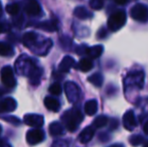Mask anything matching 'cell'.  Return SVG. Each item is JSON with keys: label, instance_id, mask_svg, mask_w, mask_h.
<instances>
[{"label": "cell", "instance_id": "obj_31", "mask_svg": "<svg viewBox=\"0 0 148 147\" xmlns=\"http://www.w3.org/2000/svg\"><path fill=\"white\" fill-rule=\"evenodd\" d=\"M114 1H115L117 4H119V5H124L125 3H127L128 0H114Z\"/></svg>", "mask_w": 148, "mask_h": 147}, {"label": "cell", "instance_id": "obj_20", "mask_svg": "<svg viewBox=\"0 0 148 147\" xmlns=\"http://www.w3.org/2000/svg\"><path fill=\"white\" fill-rule=\"evenodd\" d=\"M78 68L80 71L84 72V73H87V72L91 71L92 68H93L92 59H82L80 62H79Z\"/></svg>", "mask_w": 148, "mask_h": 147}, {"label": "cell", "instance_id": "obj_6", "mask_svg": "<svg viewBox=\"0 0 148 147\" xmlns=\"http://www.w3.org/2000/svg\"><path fill=\"white\" fill-rule=\"evenodd\" d=\"M1 80L2 83L5 85L6 87L9 88H14L16 85V81L14 78V74L12 69L9 66H6L1 70Z\"/></svg>", "mask_w": 148, "mask_h": 147}, {"label": "cell", "instance_id": "obj_26", "mask_svg": "<svg viewBox=\"0 0 148 147\" xmlns=\"http://www.w3.org/2000/svg\"><path fill=\"white\" fill-rule=\"evenodd\" d=\"M90 6L94 10H100L103 8L104 1L103 0H90Z\"/></svg>", "mask_w": 148, "mask_h": 147}, {"label": "cell", "instance_id": "obj_22", "mask_svg": "<svg viewBox=\"0 0 148 147\" xmlns=\"http://www.w3.org/2000/svg\"><path fill=\"white\" fill-rule=\"evenodd\" d=\"M88 81L90 83H92L95 87H101L104 82L103 75L100 73H96V74L92 75V76H90Z\"/></svg>", "mask_w": 148, "mask_h": 147}, {"label": "cell", "instance_id": "obj_16", "mask_svg": "<svg viewBox=\"0 0 148 147\" xmlns=\"http://www.w3.org/2000/svg\"><path fill=\"white\" fill-rule=\"evenodd\" d=\"M98 110V103L96 100H89L85 104V113L89 116L95 115Z\"/></svg>", "mask_w": 148, "mask_h": 147}, {"label": "cell", "instance_id": "obj_24", "mask_svg": "<svg viewBox=\"0 0 148 147\" xmlns=\"http://www.w3.org/2000/svg\"><path fill=\"white\" fill-rule=\"evenodd\" d=\"M19 5L17 3H11L6 6V12L9 13L10 15H16L19 12Z\"/></svg>", "mask_w": 148, "mask_h": 147}, {"label": "cell", "instance_id": "obj_13", "mask_svg": "<svg viewBox=\"0 0 148 147\" xmlns=\"http://www.w3.org/2000/svg\"><path fill=\"white\" fill-rule=\"evenodd\" d=\"M103 51H104L103 45H94V46L91 47H87L86 53L89 55V57L91 59H98L103 53Z\"/></svg>", "mask_w": 148, "mask_h": 147}, {"label": "cell", "instance_id": "obj_29", "mask_svg": "<svg viewBox=\"0 0 148 147\" xmlns=\"http://www.w3.org/2000/svg\"><path fill=\"white\" fill-rule=\"evenodd\" d=\"M106 34H107V32H106V29L105 28H101V29L98 31V38H104V37L106 36Z\"/></svg>", "mask_w": 148, "mask_h": 147}, {"label": "cell", "instance_id": "obj_21", "mask_svg": "<svg viewBox=\"0 0 148 147\" xmlns=\"http://www.w3.org/2000/svg\"><path fill=\"white\" fill-rule=\"evenodd\" d=\"M13 55V49L10 44L0 42V55L2 57H11Z\"/></svg>", "mask_w": 148, "mask_h": 147}, {"label": "cell", "instance_id": "obj_37", "mask_svg": "<svg viewBox=\"0 0 148 147\" xmlns=\"http://www.w3.org/2000/svg\"><path fill=\"white\" fill-rule=\"evenodd\" d=\"M3 143H4V142H3V140H2L1 138H0V147H1L2 145H3Z\"/></svg>", "mask_w": 148, "mask_h": 147}, {"label": "cell", "instance_id": "obj_18", "mask_svg": "<svg viewBox=\"0 0 148 147\" xmlns=\"http://www.w3.org/2000/svg\"><path fill=\"white\" fill-rule=\"evenodd\" d=\"M74 14L76 17L80 18V19H87V18H90L92 17V13L90 11L86 9L85 7L83 6H79L75 9L74 11Z\"/></svg>", "mask_w": 148, "mask_h": 147}, {"label": "cell", "instance_id": "obj_3", "mask_svg": "<svg viewBox=\"0 0 148 147\" xmlns=\"http://www.w3.org/2000/svg\"><path fill=\"white\" fill-rule=\"evenodd\" d=\"M130 15L134 20L139 22H145L148 20V7L144 4L137 3L131 8Z\"/></svg>", "mask_w": 148, "mask_h": 147}, {"label": "cell", "instance_id": "obj_14", "mask_svg": "<svg viewBox=\"0 0 148 147\" xmlns=\"http://www.w3.org/2000/svg\"><path fill=\"white\" fill-rule=\"evenodd\" d=\"M45 106L51 112H59L60 104L57 99L53 97H45Z\"/></svg>", "mask_w": 148, "mask_h": 147}, {"label": "cell", "instance_id": "obj_40", "mask_svg": "<svg viewBox=\"0 0 148 147\" xmlns=\"http://www.w3.org/2000/svg\"><path fill=\"white\" fill-rule=\"evenodd\" d=\"M1 130H2V128H1V126H0V133H1Z\"/></svg>", "mask_w": 148, "mask_h": 147}, {"label": "cell", "instance_id": "obj_35", "mask_svg": "<svg viewBox=\"0 0 148 147\" xmlns=\"http://www.w3.org/2000/svg\"><path fill=\"white\" fill-rule=\"evenodd\" d=\"M110 147H123L122 144H113V145H111Z\"/></svg>", "mask_w": 148, "mask_h": 147}, {"label": "cell", "instance_id": "obj_1", "mask_svg": "<svg viewBox=\"0 0 148 147\" xmlns=\"http://www.w3.org/2000/svg\"><path fill=\"white\" fill-rule=\"evenodd\" d=\"M62 119L66 123V129L73 132L78 128L79 124L83 121V115L79 110H71L64 114Z\"/></svg>", "mask_w": 148, "mask_h": 147}, {"label": "cell", "instance_id": "obj_11", "mask_svg": "<svg viewBox=\"0 0 148 147\" xmlns=\"http://www.w3.org/2000/svg\"><path fill=\"white\" fill-rule=\"evenodd\" d=\"M16 109V102L13 98H6L0 102V111L12 112Z\"/></svg>", "mask_w": 148, "mask_h": 147}, {"label": "cell", "instance_id": "obj_2", "mask_svg": "<svg viewBox=\"0 0 148 147\" xmlns=\"http://www.w3.org/2000/svg\"><path fill=\"white\" fill-rule=\"evenodd\" d=\"M126 13L123 10H118L111 14L108 19V27L111 31H117L126 23Z\"/></svg>", "mask_w": 148, "mask_h": 147}, {"label": "cell", "instance_id": "obj_36", "mask_svg": "<svg viewBox=\"0 0 148 147\" xmlns=\"http://www.w3.org/2000/svg\"><path fill=\"white\" fill-rule=\"evenodd\" d=\"M1 147H11V145H9V144H6V143H3V145Z\"/></svg>", "mask_w": 148, "mask_h": 147}, {"label": "cell", "instance_id": "obj_38", "mask_svg": "<svg viewBox=\"0 0 148 147\" xmlns=\"http://www.w3.org/2000/svg\"><path fill=\"white\" fill-rule=\"evenodd\" d=\"M1 10H2L1 9V3H0V13H1Z\"/></svg>", "mask_w": 148, "mask_h": 147}, {"label": "cell", "instance_id": "obj_12", "mask_svg": "<svg viewBox=\"0 0 148 147\" xmlns=\"http://www.w3.org/2000/svg\"><path fill=\"white\" fill-rule=\"evenodd\" d=\"M75 65V59H73L72 57H64V59H62L60 64V67H59V70L62 73H68L71 69L73 68V66Z\"/></svg>", "mask_w": 148, "mask_h": 147}, {"label": "cell", "instance_id": "obj_17", "mask_svg": "<svg viewBox=\"0 0 148 147\" xmlns=\"http://www.w3.org/2000/svg\"><path fill=\"white\" fill-rule=\"evenodd\" d=\"M37 27L41 28L42 30L47 32H53L58 29V25L55 21H45V22H40L39 24H37Z\"/></svg>", "mask_w": 148, "mask_h": 147}, {"label": "cell", "instance_id": "obj_8", "mask_svg": "<svg viewBox=\"0 0 148 147\" xmlns=\"http://www.w3.org/2000/svg\"><path fill=\"white\" fill-rule=\"evenodd\" d=\"M123 124H124L125 129L129 130V131H133L136 128L137 122L136 119H135L134 112L132 110L127 111L124 114V116H123Z\"/></svg>", "mask_w": 148, "mask_h": 147}, {"label": "cell", "instance_id": "obj_32", "mask_svg": "<svg viewBox=\"0 0 148 147\" xmlns=\"http://www.w3.org/2000/svg\"><path fill=\"white\" fill-rule=\"evenodd\" d=\"M143 131H144L145 134L148 135V121L144 124V126H143Z\"/></svg>", "mask_w": 148, "mask_h": 147}, {"label": "cell", "instance_id": "obj_7", "mask_svg": "<svg viewBox=\"0 0 148 147\" xmlns=\"http://www.w3.org/2000/svg\"><path fill=\"white\" fill-rule=\"evenodd\" d=\"M23 121L26 125L34 128L41 127L45 123V119H43L42 116L37 115V114H27V115L24 116Z\"/></svg>", "mask_w": 148, "mask_h": 147}, {"label": "cell", "instance_id": "obj_5", "mask_svg": "<svg viewBox=\"0 0 148 147\" xmlns=\"http://www.w3.org/2000/svg\"><path fill=\"white\" fill-rule=\"evenodd\" d=\"M45 132L39 128H33L26 133V141L29 145H36L45 140Z\"/></svg>", "mask_w": 148, "mask_h": 147}, {"label": "cell", "instance_id": "obj_33", "mask_svg": "<svg viewBox=\"0 0 148 147\" xmlns=\"http://www.w3.org/2000/svg\"><path fill=\"white\" fill-rule=\"evenodd\" d=\"M112 123H113V127L111 128V129H115L116 128V126H117V120H112Z\"/></svg>", "mask_w": 148, "mask_h": 147}, {"label": "cell", "instance_id": "obj_10", "mask_svg": "<svg viewBox=\"0 0 148 147\" xmlns=\"http://www.w3.org/2000/svg\"><path fill=\"white\" fill-rule=\"evenodd\" d=\"M25 12L28 15L35 16L37 14H39L40 12V7L39 4L36 0H27V2L25 3Z\"/></svg>", "mask_w": 148, "mask_h": 147}, {"label": "cell", "instance_id": "obj_23", "mask_svg": "<svg viewBox=\"0 0 148 147\" xmlns=\"http://www.w3.org/2000/svg\"><path fill=\"white\" fill-rule=\"evenodd\" d=\"M108 124V118L104 115L98 116L93 122V127L95 128H102L105 127L106 125Z\"/></svg>", "mask_w": 148, "mask_h": 147}, {"label": "cell", "instance_id": "obj_9", "mask_svg": "<svg viewBox=\"0 0 148 147\" xmlns=\"http://www.w3.org/2000/svg\"><path fill=\"white\" fill-rule=\"evenodd\" d=\"M94 134H95V129H94L93 126H88L86 127L79 135V140H80L81 143L86 144L92 140V138L94 137Z\"/></svg>", "mask_w": 148, "mask_h": 147}, {"label": "cell", "instance_id": "obj_4", "mask_svg": "<svg viewBox=\"0 0 148 147\" xmlns=\"http://www.w3.org/2000/svg\"><path fill=\"white\" fill-rule=\"evenodd\" d=\"M64 92L70 103H75L80 98V88L74 82H66L64 84Z\"/></svg>", "mask_w": 148, "mask_h": 147}, {"label": "cell", "instance_id": "obj_27", "mask_svg": "<svg viewBox=\"0 0 148 147\" xmlns=\"http://www.w3.org/2000/svg\"><path fill=\"white\" fill-rule=\"evenodd\" d=\"M49 93L55 95V96H59V95H60V93H62V87H60V85L58 84V83L51 85V88H49Z\"/></svg>", "mask_w": 148, "mask_h": 147}, {"label": "cell", "instance_id": "obj_15", "mask_svg": "<svg viewBox=\"0 0 148 147\" xmlns=\"http://www.w3.org/2000/svg\"><path fill=\"white\" fill-rule=\"evenodd\" d=\"M22 41H23L24 45H26L27 47H33V45L36 44L37 42V34L35 32L29 31L26 32L25 34L23 36V38H22Z\"/></svg>", "mask_w": 148, "mask_h": 147}, {"label": "cell", "instance_id": "obj_19", "mask_svg": "<svg viewBox=\"0 0 148 147\" xmlns=\"http://www.w3.org/2000/svg\"><path fill=\"white\" fill-rule=\"evenodd\" d=\"M49 129L51 136H59L64 133V128H62V124H60L59 122H53L49 125Z\"/></svg>", "mask_w": 148, "mask_h": 147}, {"label": "cell", "instance_id": "obj_30", "mask_svg": "<svg viewBox=\"0 0 148 147\" xmlns=\"http://www.w3.org/2000/svg\"><path fill=\"white\" fill-rule=\"evenodd\" d=\"M86 51H87L86 45H81V46L78 47V49H77V53H78V55H82V53H86Z\"/></svg>", "mask_w": 148, "mask_h": 147}, {"label": "cell", "instance_id": "obj_28", "mask_svg": "<svg viewBox=\"0 0 148 147\" xmlns=\"http://www.w3.org/2000/svg\"><path fill=\"white\" fill-rule=\"evenodd\" d=\"M2 119L6 122H9V123L13 124V125H19L20 124V120L16 117H13V116H7V117H2Z\"/></svg>", "mask_w": 148, "mask_h": 147}, {"label": "cell", "instance_id": "obj_39", "mask_svg": "<svg viewBox=\"0 0 148 147\" xmlns=\"http://www.w3.org/2000/svg\"><path fill=\"white\" fill-rule=\"evenodd\" d=\"M144 147H148V142H147L146 144H145V145H144Z\"/></svg>", "mask_w": 148, "mask_h": 147}, {"label": "cell", "instance_id": "obj_34", "mask_svg": "<svg viewBox=\"0 0 148 147\" xmlns=\"http://www.w3.org/2000/svg\"><path fill=\"white\" fill-rule=\"evenodd\" d=\"M5 31V27H4V25L2 23H0V34L1 32H4Z\"/></svg>", "mask_w": 148, "mask_h": 147}, {"label": "cell", "instance_id": "obj_25", "mask_svg": "<svg viewBox=\"0 0 148 147\" xmlns=\"http://www.w3.org/2000/svg\"><path fill=\"white\" fill-rule=\"evenodd\" d=\"M143 137L140 135H132L130 138H129V142L132 146H138L140 144H142L143 142Z\"/></svg>", "mask_w": 148, "mask_h": 147}]
</instances>
